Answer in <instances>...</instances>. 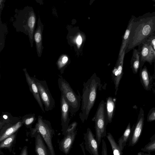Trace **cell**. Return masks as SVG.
I'll list each match as a JSON object with an SVG mask.
<instances>
[{
	"instance_id": "6da1fadb",
	"label": "cell",
	"mask_w": 155,
	"mask_h": 155,
	"mask_svg": "<svg viewBox=\"0 0 155 155\" xmlns=\"http://www.w3.org/2000/svg\"><path fill=\"white\" fill-rule=\"evenodd\" d=\"M155 32V11L135 17L131 30L128 48L133 49L144 42Z\"/></svg>"
},
{
	"instance_id": "7a4b0ae2",
	"label": "cell",
	"mask_w": 155,
	"mask_h": 155,
	"mask_svg": "<svg viewBox=\"0 0 155 155\" xmlns=\"http://www.w3.org/2000/svg\"><path fill=\"white\" fill-rule=\"evenodd\" d=\"M81 104L79 117L82 123L87 120L96 101L97 91L101 88L100 78L95 73L83 84Z\"/></svg>"
},
{
	"instance_id": "3957f363",
	"label": "cell",
	"mask_w": 155,
	"mask_h": 155,
	"mask_svg": "<svg viewBox=\"0 0 155 155\" xmlns=\"http://www.w3.org/2000/svg\"><path fill=\"white\" fill-rule=\"evenodd\" d=\"M17 11L12 25L17 31L23 32L28 36L32 47L37 19L35 13L32 7L28 6L22 9H17Z\"/></svg>"
},
{
	"instance_id": "277c9868",
	"label": "cell",
	"mask_w": 155,
	"mask_h": 155,
	"mask_svg": "<svg viewBox=\"0 0 155 155\" xmlns=\"http://www.w3.org/2000/svg\"><path fill=\"white\" fill-rule=\"evenodd\" d=\"M58 84L59 89L70 106L71 116H73L79 110L81 106V96L78 91L76 94L69 84L62 76L59 75Z\"/></svg>"
},
{
	"instance_id": "5b68a950",
	"label": "cell",
	"mask_w": 155,
	"mask_h": 155,
	"mask_svg": "<svg viewBox=\"0 0 155 155\" xmlns=\"http://www.w3.org/2000/svg\"><path fill=\"white\" fill-rule=\"evenodd\" d=\"M30 130L31 136L36 132L41 135L47 146L49 155H56L52 143L54 132L49 121L43 119L42 116L39 115L35 127Z\"/></svg>"
},
{
	"instance_id": "8992f818",
	"label": "cell",
	"mask_w": 155,
	"mask_h": 155,
	"mask_svg": "<svg viewBox=\"0 0 155 155\" xmlns=\"http://www.w3.org/2000/svg\"><path fill=\"white\" fill-rule=\"evenodd\" d=\"M105 103L102 100L100 103L96 114L92 120L94 122L96 139L99 146L102 138L106 136L105 124Z\"/></svg>"
},
{
	"instance_id": "52a82bcc",
	"label": "cell",
	"mask_w": 155,
	"mask_h": 155,
	"mask_svg": "<svg viewBox=\"0 0 155 155\" xmlns=\"http://www.w3.org/2000/svg\"><path fill=\"white\" fill-rule=\"evenodd\" d=\"M34 78L40 97L44 105L45 111L51 110L55 106V102L50 92L46 81L45 80H40Z\"/></svg>"
},
{
	"instance_id": "ba28073f",
	"label": "cell",
	"mask_w": 155,
	"mask_h": 155,
	"mask_svg": "<svg viewBox=\"0 0 155 155\" xmlns=\"http://www.w3.org/2000/svg\"><path fill=\"white\" fill-rule=\"evenodd\" d=\"M138 48L140 51V68H142L146 62L152 64L155 58V51L152 45L145 41L138 45Z\"/></svg>"
},
{
	"instance_id": "9c48e42d",
	"label": "cell",
	"mask_w": 155,
	"mask_h": 155,
	"mask_svg": "<svg viewBox=\"0 0 155 155\" xmlns=\"http://www.w3.org/2000/svg\"><path fill=\"white\" fill-rule=\"evenodd\" d=\"M144 119V111L143 109L141 108L135 125L133 126L131 128L128 139L130 146H134L138 142L143 129Z\"/></svg>"
},
{
	"instance_id": "30bf717a",
	"label": "cell",
	"mask_w": 155,
	"mask_h": 155,
	"mask_svg": "<svg viewBox=\"0 0 155 155\" xmlns=\"http://www.w3.org/2000/svg\"><path fill=\"white\" fill-rule=\"evenodd\" d=\"M83 134L86 150L91 155H99V146L91 129L87 128L86 133Z\"/></svg>"
},
{
	"instance_id": "8fae6325",
	"label": "cell",
	"mask_w": 155,
	"mask_h": 155,
	"mask_svg": "<svg viewBox=\"0 0 155 155\" xmlns=\"http://www.w3.org/2000/svg\"><path fill=\"white\" fill-rule=\"evenodd\" d=\"M60 103L62 131V134L64 136L69 126L70 120L69 117L70 109L68 103L62 94H61Z\"/></svg>"
},
{
	"instance_id": "7c38bea8",
	"label": "cell",
	"mask_w": 155,
	"mask_h": 155,
	"mask_svg": "<svg viewBox=\"0 0 155 155\" xmlns=\"http://www.w3.org/2000/svg\"><path fill=\"white\" fill-rule=\"evenodd\" d=\"M23 124L22 119L19 118L15 121L4 125L0 129V142L17 132Z\"/></svg>"
},
{
	"instance_id": "4fadbf2b",
	"label": "cell",
	"mask_w": 155,
	"mask_h": 155,
	"mask_svg": "<svg viewBox=\"0 0 155 155\" xmlns=\"http://www.w3.org/2000/svg\"><path fill=\"white\" fill-rule=\"evenodd\" d=\"M26 78V82L29 89L34 97L38 102L43 112L45 113L44 107L40 97L38 90L34 77H31L28 73L26 68L23 69Z\"/></svg>"
},
{
	"instance_id": "5bb4252c",
	"label": "cell",
	"mask_w": 155,
	"mask_h": 155,
	"mask_svg": "<svg viewBox=\"0 0 155 155\" xmlns=\"http://www.w3.org/2000/svg\"><path fill=\"white\" fill-rule=\"evenodd\" d=\"M77 134L75 130L67 133L59 143V149L66 155L68 154L72 147Z\"/></svg>"
},
{
	"instance_id": "9a60e30c",
	"label": "cell",
	"mask_w": 155,
	"mask_h": 155,
	"mask_svg": "<svg viewBox=\"0 0 155 155\" xmlns=\"http://www.w3.org/2000/svg\"><path fill=\"white\" fill-rule=\"evenodd\" d=\"M43 29L44 25L41 22L39 16L37 21V27L35 30L34 35L36 52L38 57L41 56L44 48L42 45V32Z\"/></svg>"
},
{
	"instance_id": "2e32d148",
	"label": "cell",
	"mask_w": 155,
	"mask_h": 155,
	"mask_svg": "<svg viewBox=\"0 0 155 155\" xmlns=\"http://www.w3.org/2000/svg\"><path fill=\"white\" fill-rule=\"evenodd\" d=\"M105 119L107 126L110 123L112 120L115 109V99L109 96L106 99L105 103Z\"/></svg>"
},
{
	"instance_id": "e0dca14e",
	"label": "cell",
	"mask_w": 155,
	"mask_h": 155,
	"mask_svg": "<svg viewBox=\"0 0 155 155\" xmlns=\"http://www.w3.org/2000/svg\"><path fill=\"white\" fill-rule=\"evenodd\" d=\"M35 139V150L37 155H49L47 146L41 135L36 132L31 136Z\"/></svg>"
},
{
	"instance_id": "ac0fdd59",
	"label": "cell",
	"mask_w": 155,
	"mask_h": 155,
	"mask_svg": "<svg viewBox=\"0 0 155 155\" xmlns=\"http://www.w3.org/2000/svg\"><path fill=\"white\" fill-rule=\"evenodd\" d=\"M140 69V82L145 90H150L152 87V78L150 76L146 66Z\"/></svg>"
},
{
	"instance_id": "d6986e66",
	"label": "cell",
	"mask_w": 155,
	"mask_h": 155,
	"mask_svg": "<svg viewBox=\"0 0 155 155\" xmlns=\"http://www.w3.org/2000/svg\"><path fill=\"white\" fill-rule=\"evenodd\" d=\"M140 51L139 48L134 49L131 60V67L133 73H137L140 65Z\"/></svg>"
},
{
	"instance_id": "ffe728a7",
	"label": "cell",
	"mask_w": 155,
	"mask_h": 155,
	"mask_svg": "<svg viewBox=\"0 0 155 155\" xmlns=\"http://www.w3.org/2000/svg\"><path fill=\"white\" fill-rule=\"evenodd\" d=\"M17 132L6 138L0 142L1 149L5 148L11 150L13 146L15 141Z\"/></svg>"
},
{
	"instance_id": "44dd1931",
	"label": "cell",
	"mask_w": 155,
	"mask_h": 155,
	"mask_svg": "<svg viewBox=\"0 0 155 155\" xmlns=\"http://www.w3.org/2000/svg\"><path fill=\"white\" fill-rule=\"evenodd\" d=\"M131 130L130 123L128 124L123 135L118 139V145L122 151H123L126 143L129 139Z\"/></svg>"
},
{
	"instance_id": "7402d4cb",
	"label": "cell",
	"mask_w": 155,
	"mask_h": 155,
	"mask_svg": "<svg viewBox=\"0 0 155 155\" xmlns=\"http://www.w3.org/2000/svg\"><path fill=\"white\" fill-rule=\"evenodd\" d=\"M107 137L110 144L113 155H122V151L116 143L113 137L110 133H107Z\"/></svg>"
},
{
	"instance_id": "603a6c76",
	"label": "cell",
	"mask_w": 155,
	"mask_h": 155,
	"mask_svg": "<svg viewBox=\"0 0 155 155\" xmlns=\"http://www.w3.org/2000/svg\"><path fill=\"white\" fill-rule=\"evenodd\" d=\"M19 118L13 117L9 113H3L1 117L0 121V129L4 125L11 123L17 119Z\"/></svg>"
},
{
	"instance_id": "cb8c5ba5",
	"label": "cell",
	"mask_w": 155,
	"mask_h": 155,
	"mask_svg": "<svg viewBox=\"0 0 155 155\" xmlns=\"http://www.w3.org/2000/svg\"><path fill=\"white\" fill-rule=\"evenodd\" d=\"M23 124L27 128H31L32 124L35 122L36 118L34 114L26 115L21 118Z\"/></svg>"
},
{
	"instance_id": "d4e9b609",
	"label": "cell",
	"mask_w": 155,
	"mask_h": 155,
	"mask_svg": "<svg viewBox=\"0 0 155 155\" xmlns=\"http://www.w3.org/2000/svg\"><path fill=\"white\" fill-rule=\"evenodd\" d=\"M141 150L143 152L149 153L155 151V133L150 138V142Z\"/></svg>"
},
{
	"instance_id": "484cf974",
	"label": "cell",
	"mask_w": 155,
	"mask_h": 155,
	"mask_svg": "<svg viewBox=\"0 0 155 155\" xmlns=\"http://www.w3.org/2000/svg\"><path fill=\"white\" fill-rule=\"evenodd\" d=\"M68 61V58L66 56H64L60 58L57 62L58 68L61 74L63 73L64 67Z\"/></svg>"
},
{
	"instance_id": "4316f807",
	"label": "cell",
	"mask_w": 155,
	"mask_h": 155,
	"mask_svg": "<svg viewBox=\"0 0 155 155\" xmlns=\"http://www.w3.org/2000/svg\"><path fill=\"white\" fill-rule=\"evenodd\" d=\"M77 124L78 123L77 122H74L69 125L66 131V134L65 135L68 133L71 132L76 130Z\"/></svg>"
},
{
	"instance_id": "83f0119b",
	"label": "cell",
	"mask_w": 155,
	"mask_h": 155,
	"mask_svg": "<svg viewBox=\"0 0 155 155\" xmlns=\"http://www.w3.org/2000/svg\"><path fill=\"white\" fill-rule=\"evenodd\" d=\"M145 41L150 44L155 51V35H151L147 38Z\"/></svg>"
},
{
	"instance_id": "f1b7e54d",
	"label": "cell",
	"mask_w": 155,
	"mask_h": 155,
	"mask_svg": "<svg viewBox=\"0 0 155 155\" xmlns=\"http://www.w3.org/2000/svg\"><path fill=\"white\" fill-rule=\"evenodd\" d=\"M102 150L101 152L102 155H108L107 151L106 142L105 140L103 139L102 140Z\"/></svg>"
},
{
	"instance_id": "f546056e",
	"label": "cell",
	"mask_w": 155,
	"mask_h": 155,
	"mask_svg": "<svg viewBox=\"0 0 155 155\" xmlns=\"http://www.w3.org/2000/svg\"><path fill=\"white\" fill-rule=\"evenodd\" d=\"M154 120H155V109L151 111L147 117V121L148 122H151Z\"/></svg>"
},
{
	"instance_id": "4dcf8cb0",
	"label": "cell",
	"mask_w": 155,
	"mask_h": 155,
	"mask_svg": "<svg viewBox=\"0 0 155 155\" xmlns=\"http://www.w3.org/2000/svg\"><path fill=\"white\" fill-rule=\"evenodd\" d=\"M20 155H28V148L26 146H24L22 148Z\"/></svg>"
},
{
	"instance_id": "1f68e13d",
	"label": "cell",
	"mask_w": 155,
	"mask_h": 155,
	"mask_svg": "<svg viewBox=\"0 0 155 155\" xmlns=\"http://www.w3.org/2000/svg\"><path fill=\"white\" fill-rule=\"evenodd\" d=\"M77 42L78 45H80L82 42V38L80 36H79L77 39Z\"/></svg>"
},
{
	"instance_id": "d6a6232c",
	"label": "cell",
	"mask_w": 155,
	"mask_h": 155,
	"mask_svg": "<svg viewBox=\"0 0 155 155\" xmlns=\"http://www.w3.org/2000/svg\"><path fill=\"white\" fill-rule=\"evenodd\" d=\"M137 155H152L150 153H146L144 152H139L137 153Z\"/></svg>"
},
{
	"instance_id": "836d02e7",
	"label": "cell",
	"mask_w": 155,
	"mask_h": 155,
	"mask_svg": "<svg viewBox=\"0 0 155 155\" xmlns=\"http://www.w3.org/2000/svg\"><path fill=\"white\" fill-rule=\"evenodd\" d=\"M4 0H1L0 1V13L1 12V11L2 10V8L3 7V5H4V3L3 2Z\"/></svg>"
},
{
	"instance_id": "e575fe53",
	"label": "cell",
	"mask_w": 155,
	"mask_h": 155,
	"mask_svg": "<svg viewBox=\"0 0 155 155\" xmlns=\"http://www.w3.org/2000/svg\"><path fill=\"white\" fill-rule=\"evenodd\" d=\"M154 62H155V63H154V73L153 76V78H154V79H155V61H154Z\"/></svg>"
},
{
	"instance_id": "d590c367",
	"label": "cell",
	"mask_w": 155,
	"mask_h": 155,
	"mask_svg": "<svg viewBox=\"0 0 155 155\" xmlns=\"http://www.w3.org/2000/svg\"><path fill=\"white\" fill-rule=\"evenodd\" d=\"M82 151H83V154L84 155H86L85 151V149L84 148H83L82 149Z\"/></svg>"
},
{
	"instance_id": "8d00e7d4",
	"label": "cell",
	"mask_w": 155,
	"mask_h": 155,
	"mask_svg": "<svg viewBox=\"0 0 155 155\" xmlns=\"http://www.w3.org/2000/svg\"><path fill=\"white\" fill-rule=\"evenodd\" d=\"M152 1L155 2V0H152Z\"/></svg>"
},
{
	"instance_id": "74e56055",
	"label": "cell",
	"mask_w": 155,
	"mask_h": 155,
	"mask_svg": "<svg viewBox=\"0 0 155 155\" xmlns=\"http://www.w3.org/2000/svg\"><path fill=\"white\" fill-rule=\"evenodd\" d=\"M153 35H155V33H154V34Z\"/></svg>"
}]
</instances>
